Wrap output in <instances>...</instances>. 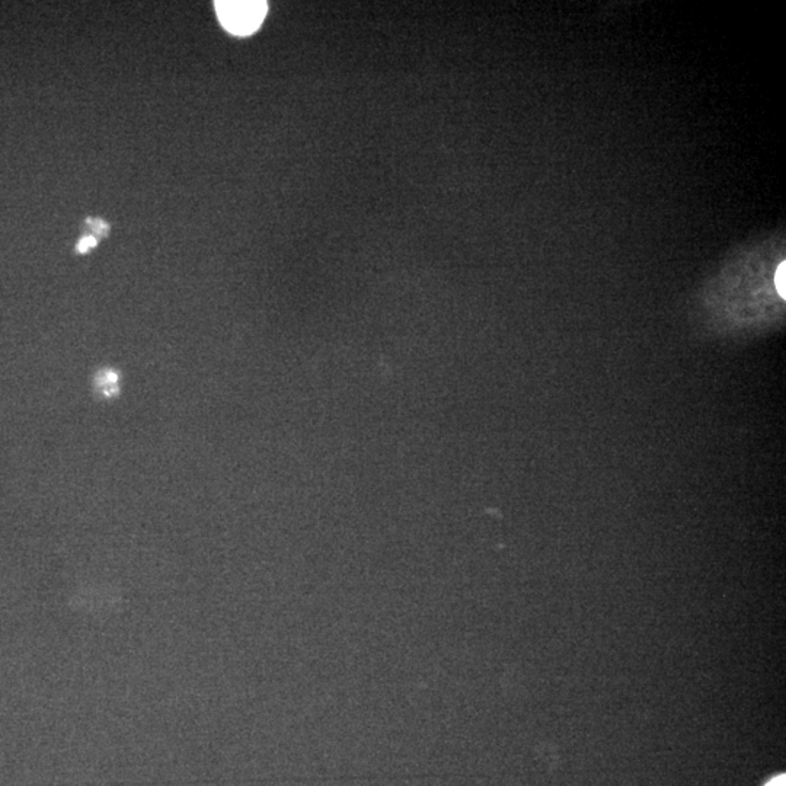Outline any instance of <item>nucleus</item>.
<instances>
[{
	"mask_svg": "<svg viewBox=\"0 0 786 786\" xmlns=\"http://www.w3.org/2000/svg\"><path fill=\"white\" fill-rule=\"evenodd\" d=\"M216 10L230 34L249 36L261 27L269 5L262 0H220L216 2Z\"/></svg>",
	"mask_w": 786,
	"mask_h": 786,
	"instance_id": "obj_1",
	"label": "nucleus"
},
{
	"mask_svg": "<svg viewBox=\"0 0 786 786\" xmlns=\"http://www.w3.org/2000/svg\"><path fill=\"white\" fill-rule=\"evenodd\" d=\"M116 381H119V375H116L115 372L101 370L95 377L96 391L101 393L103 398H112L120 391Z\"/></svg>",
	"mask_w": 786,
	"mask_h": 786,
	"instance_id": "obj_2",
	"label": "nucleus"
},
{
	"mask_svg": "<svg viewBox=\"0 0 786 786\" xmlns=\"http://www.w3.org/2000/svg\"><path fill=\"white\" fill-rule=\"evenodd\" d=\"M785 275H786V264L782 262V264L778 266L776 274H775V286H776V290H778V293H779V296H780L782 298H785V296H786Z\"/></svg>",
	"mask_w": 786,
	"mask_h": 786,
	"instance_id": "obj_3",
	"label": "nucleus"
},
{
	"mask_svg": "<svg viewBox=\"0 0 786 786\" xmlns=\"http://www.w3.org/2000/svg\"><path fill=\"white\" fill-rule=\"evenodd\" d=\"M96 243H98V239H96V238H93V236H85V238L80 239V242H79V245H77V250H79L80 254H85V252H88L89 249H92L93 246H96Z\"/></svg>",
	"mask_w": 786,
	"mask_h": 786,
	"instance_id": "obj_4",
	"label": "nucleus"
},
{
	"mask_svg": "<svg viewBox=\"0 0 786 786\" xmlns=\"http://www.w3.org/2000/svg\"><path fill=\"white\" fill-rule=\"evenodd\" d=\"M88 225L92 226V230L99 233V235H105L108 226L103 220H88Z\"/></svg>",
	"mask_w": 786,
	"mask_h": 786,
	"instance_id": "obj_5",
	"label": "nucleus"
},
{
	"mask_svg": "<svg viewBox=\"0 0 786 786\" xmlns=\"http://www.w3.org/2000/svg\"><path fill=\"white\" fill-rule=\"evenodd\" d=\"M766 786H785V776L775 778L772 782H769Z\"/></svg>",
	"mask_w": 786,
	"mask_h": 786,
	"instance_id": "obj_6",
	"label": "nucleus"
}]
</instances>
